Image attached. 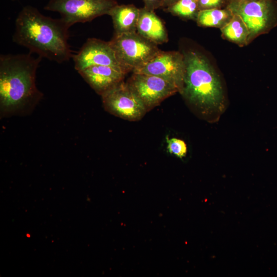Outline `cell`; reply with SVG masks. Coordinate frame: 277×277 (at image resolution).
<instances>
[{"mask_svg":"<svg viewBox=\"0 0 277 277\" xmlns=\"http://www.w3.org/2000/svg\"><path fill=\"white\" fill-rule=\"evenodd\" d=\"M69 28L61 18L45 16L36 8L26 6L15 19L12 39L29 53L61 64L72 57L68 43Z\"/></svg>","mask_w":277,"mask_h":277,"instance_id":"1","label":"cell"},{"mask_svg":"<svg viewBox=\"0 0 277 277\" xmlns=\"http://www.w3.org/2000/svg\"><path fill=\"white\" fill-rule=\"evenodd\" d=\"M31 53L0 56V110L2 116L26 113L43 93L36 85V73L42 57Z\"/></svg>","mask_w":277,"mask_h":277,"instance_id":"2","label":"cell"},{"mask_svg":"<svg viewBox=\"0 0 277 277\" xmlns=\"http://www.w3.org/2000/svg\"><path fill=\"white\" fill-rule=\"evenodd\" d=\"M185 63L184 87L181 94L204 116L218 118L225 108V99L219 75L201 53H183Z\"/></svg>","mask_w":277,"mask_h":277,"instance_id":"3","label":"cell"},{"mask_svg":"<svg viewBox=\"0 0 277 277\" xmlns=\"http://www.w3.org/2000/svg\"><path fill=\"white\" fill-rule=\"evenodd\" d=\"M109 42L118 63L127 73L142 68L161 51L157 45L137 32L114 34Z\"/></svg>","mask_w":277,"mask_h":277,"instance_id":"4","label":"cell"},{"mask_svg":"<svg viewBox=\"0 0 277 277\" xmlns=\"http://www.w3.org/2000/svg\"><path fill=\"white\" fill-rule=\"evenodd\" d=\"M227 8L246 24L250 33V43L277 26L275 0H231Z\"/></svg>","mask_w":277,"mask_h":277,"instance_id":"5","label":"cell"},{"mask_svg":"<svg viewBox=\"0 0 277 277\" xmlns=\"http://www.w3.org/2000/svg\"><path fill=\"white\" fill-rule=\"evenodd\" d=\"M117 4L115 0H50L44 9L59 13L61 18L70 27L76 23L89 22L108 15Z\"/></svg>","mask_w":277,"mask_h":277,"instance_id":"6","label":"cell"},{"mask_svg":"<svg viewBox=\"0 0 277 277\" xmlns=\"http://www.w3.org/2000/svg\"><path fill=\"white\" fill-rule=\"evenodd\" d=\"M101 97L106 111L125 120L139 121L147 112L140 98L124 81Z\"/></svg>","mask_w":277,"mask_h":277,"instance_id":"7","label":"cell"},{"mask_svg":"<svg viewBox=\"0 0 277 277\" xmlns=\"http://www.w3.org/2000/svg\"><path fill=\"white\" fill-rule=\"evenodd\" d=\"M126 82L143 102L147 111L179 92L177 88L169 82L151 74L133 72Z\"/></svg>","mask_w":277,"mask_h":277,"instance_id":"8","label":"cell"},{"mask_svg":"<svg viewBox=\"0 0 277 277\" xmlns=\"http://www.w3.org/2000/svg\"><path fill=\"white\" fill-rule=\"evenodd\" d=\"M133 72L162 77L174 85L181 93L185 74L184 54L179 51L161 50L144 67Z\"/></svg>","mask_w":277,"mask_h":277,"instance_id":"9","label":"cell"},{"mask_svg":"<svg viewBox=\"0 0 277 277\" xmlns=\"http://www.w3.org/2000/svg\"><path fill=\"white\" fill-rule=\"evenodd\" d=\"M74 68L77 72L95 65L109 66L122 70L109 42L88 38L78 52L72 55Z\"/></svg>","mask_w":277,"mask_h":277,"instance_id":"10","label":"cell"},{"mask_svg":"<svg viewBox=\"0 0 277 277\" xmlns=\"http://www.w3.org/2000/svg\"><path fill=\"white\" fill-rule=\"evenodd\" d=\"M78 73L101 96L123 81L127 74L121 69L103 65L92 66Z\"/></svg>","mask_w":277,"mask_h":277,"instance_id":"11","label":"cell"},{"mask_svg":"<svg viewBox=\"0 0 277 277\" xmlns=\"http://www.w3.org/2000/svg\"><path fill=\"white\" fill-rule=\"evenodd\" d=\"M136 32L157 45L168 41L167 31L162 19L154 11L144 7L140 8Z\"/></svg>","mask_w":277,"mask_h":277,"instance_id":"12","label":"cell"},{"mask_svg":"<svg viewBox=\"0 0 277 277\" xmlns=\"http://www.w3.org/2000/svg\"><path fill=\"white\" fill-rule=\"evenodd\" d=\"M140 8L133 4L116 5L108 13L112 18L114 34L136 32Z\"/></svg>","mask_w":277,"mask_h":277,"instance_id":"13","label":"cell"},{"mask_svg":"<svg viewBox=\"0 0 277 277\" xmlns=\"http://www.w3.org/2000/svg\"><path fill=\"white\" fill-rule=\"evenodd\" d=\"M222 37L239 46L243 47L250 43V33L242 18L233 14L229 22L220 29Z\"/></svg>","mask_w":277,"mask_h":277,"instance_id":"14","label":"cell"},{"mask_svg":"<svg viewBox=\"0 0 277 277\" xmlns=\"http://www.w3.org/2000/svg\"><path fill=\"white\" fill-rule=\"evenodd\" d=\"M233 15L227 8L202 10L199 11L195 22L201 27L221 29L229 22Z\"/></svg>","mask_w":277,"mask_h":277,"instance_id":"15","label":"cell"},{"mask_svg":"<svg viewBox=\"0 0 277 277\" xmlns=\"http://www.w3.org/2000/svg\"><path fill=\"white\" fill-rule=\"evenodd\" d=\"M164 9L183 19L194 21L200 11L197 0H178Z\"/></svg>","mask_w":277,"mask_h":277,"instance_id":"16","label":"cell"},{"mask_svg":"<svg viewBox=\"0 0 277 277\" xmlns=\"http://www.w3.org/2000/svg\"><path fill=\"white\" fill-rule=\"evenodd\" d=\"M168 151L179 158H183L187 153V145L185 142L177 138H169L166 136Z\"/></svg>","mask_w":277,"mask_h":277,"instance_id":"17","label":"cell"},{"mask_svg":"<svg viewBox=\"0 0 277 277\" xmlns=\"http://www.w3.org/2000/svg\"><path fill=\"white\" fill-rule=\"evenodd\" d=\"M200 10L227 8L231 0H197Z\"/></svg>","mask_w":277,"mask_h":277,"instance_id":"18","label":"cell"},{"mask_svg":"<svg viewBox=\"0 0 277 277\" xmlns=\"http://www.w3.org/2000/svg\"><path fill=\"white\" fill-rule=\"evenodd\" d=\"M144 7L147 9L154 11L162 8L164 0H143Z\"/></svg>","mask_w":277,"mask_h":277,"instance_id":"19","label":"cell"},{"mask_svg":"<svg viewBox=\"0 0 277 277\" xmlns=\"http://www.w3.org/2000/svg\"><path fill=\"white\" fill-rule=\"evenodd\" d=\"M177 1L178 0H164L162 8L164 9Z\"/></svg>","mask_w":277,"mask_h":277,"instance_id":"20","label":"cell"},{"mask_svg":"<svg viewBox=\"0 0 277 277\" xmlns=\"http://www.w3.org/2000/svg\"><path fill=\"white\" fill-rule=\"evenodd\" d=\"M244 1H252V0H244Z\"/></svg>","mask_w":277,"mask_h":277,"instance_id":"21","label":"cell"}]
</instances>
